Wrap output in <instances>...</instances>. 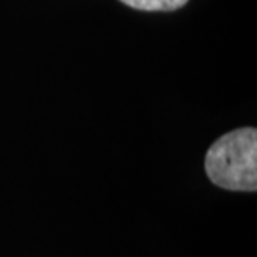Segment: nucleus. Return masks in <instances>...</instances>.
Here are the masks:
<instances>
[{"label": "nucleus", "instance_id": "f257e3e1", "mask_svg": "<svg viewBox=\"0 0 257 257\" xmlns=\"http://www.w3.org/2000/svg\"><path fill=\"white\" fill-rule=\"evenodd\" d=\"M205 172L215 186L227 191L255 192L257 131L244 127L225 134L205 154Z\"/></svg>", "mask_w": 257, "mask_h": 257}, {"label": "nucleus", "instance_id": "f03ea898", "mask_svg": "<svg viewBox=\"0 0 257 257\" xmlns=\"http://www.w3.org/2000/svg\"><path fill=\"white\" fill-rule=\"evenodd\" d=\"M120 2L144 12H169L184 7L189 0H120Z\"/></svg>", "mask_w": 257, "mask_h": 257}]
</instances>
